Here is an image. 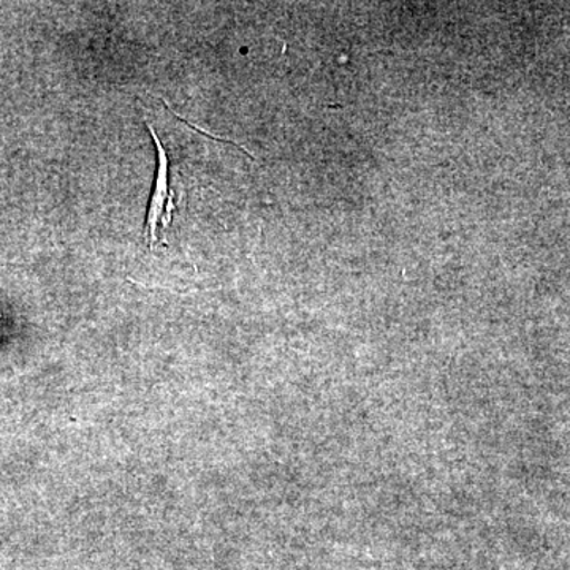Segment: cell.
Returning <instances> with one entry per match:
<instances>
[{
  "label": "cell",
  "mask_w": 570,
  "mask_h": 570,
  "mask_svg": "<svg viewBox=\"0 0 570 570\" xmlns=\"http://www.w3.org/2000/svg\"><path fill=\"white\" fill-rule=\"evenodd\" d=\"M149 134L154 138L157 148V175L156 184L149 202L148 216H146L145 238L148 246L154 247L159 239V227H170L174 223V213L176 209L175 190L170 189V160L165 151L163 141L157 137L156 130L151 124H148Z\"/></svg>",
  "instance_id": "6da1fadb"
}]
</instances>
